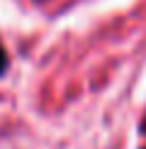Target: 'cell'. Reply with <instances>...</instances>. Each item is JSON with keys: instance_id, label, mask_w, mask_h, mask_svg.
Returning a JSON list of instances; mask_svg holds the SVG:
<instances>
[{"instance_id": "1", "label": "cell", "mask_w": 146, "mask_h": 149, "mask_svg": "<svg viewBox=\"0 0 146 149\" xmlns=\"http://www.w3.org/2000/svg\"><path fill=\"white\" fill-rule=\"evenodd\" d=\"M5 66H8V56H5V49H3V44H0V73L5 71Z\"/></svg>"}]
</instances>
